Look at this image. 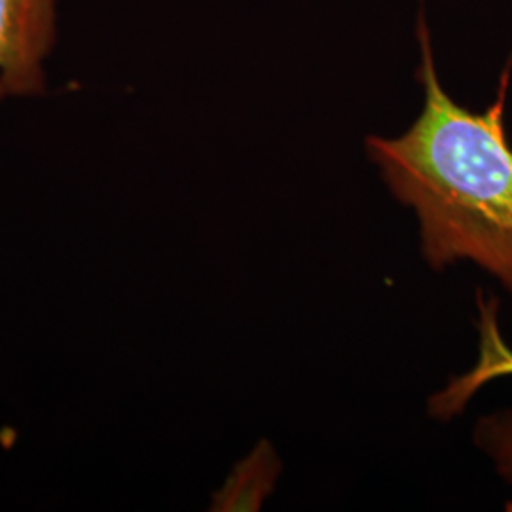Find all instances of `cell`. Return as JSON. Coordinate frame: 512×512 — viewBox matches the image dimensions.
Masks as SVG:
<instances>
[{
    "mask_svg": "<svg viewBox=\"0 0 512 512\" xmlns=\"http://www.w3.org/2000/svg\"><path fill=\"white\" fill-rule=\"evenodd\" d=\"M425 105L397 139L368 137L393 196L416 211L421 251L431 268L469 260L512 294V147L505 129L509 74L494 105L465 109L440 86L427 27L420 19Z\"/></svg>",
    "mask_w": 512,
    "mask_h": 512,
    "instance_id": "obj_1",
    "label": "cell"
},
{
    "mask_svg": "<svg viewBox=\"0 0 512 512\" xmlns=\"http://www.w3.org/2000/svg\"><path fill=\"white\" fill-rule=\"evenodd\" d=\"M279 463L268 442H262L255 452L239 463L228 478L222 492L215 497L217 511H255L262 499L272 492Z\"/></svg>",
    "mask_w": 512,
    "mask_h": 512,
    "instance_id": "obj_3",
    "label": "cell"
},
{
    "mask_svg": "<svg viewBox=\"0 0 512 512\" xmlns=\"http://www.w3.org/2000/svg\"><path fill=\"white\" fill-rule=\"evenodd\" d=\"M57 40V0H0V101L46 90Z\"/></svg>",
    "mask_w": 512,
    "mask_h": 512,
    "instance_id": "obj_2",
    "label": "cell"
},
{
    "mask_svg": "<svg viewBox=\"0 0 512 512\" xmlns=\"http://www.w3.org/2000/svg\"><path fill=\"white\" fill-rule=\"evenodd\" d=\"M475 444L494 461L497 473L512 484V410H499L480 418L475 427ZM505 509L512 512V499Z\"/></svg>",
    "mask_w": 512,
    "mask_h": 512,
    "instance_id": "obj_4",
    "label": "cell"
}]
</instances>
